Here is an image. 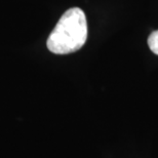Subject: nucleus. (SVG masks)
Segmentation results:
<instances>
[{
  "instance_id": "nucleus-1",
  "label": "nucleus",
  "mask_w": 158,
  "mask_h": 158,
  "mask_svg": "<svg viewBox=\"0 0 158 158\" xmlns=\"http://www.w3.org/2000/svg\"><path fill=\"white\" fill-rule=\"evenodd\" d=\"M87 39V21L79 7L68 9L49 34L46 46L56 55H68L77 52Z\"/></svg>"
},
{
  "instance_id": "nucleus-2",
  "label": "nucleus",
  "mask_w": 158,
  "mask_h": 158,
  "mask_svg": "<svg viewBox=\"0 0 158 158\" xmlns=\"http://www.w3.org/2000/svg\"><path fill=\"white\" fill-rule=\"evenodd\" d=\"M148 45H149V48L152 50V52L158 55V30L150 34L149 38H148Z\"/></svg>"
}]
</instances>
